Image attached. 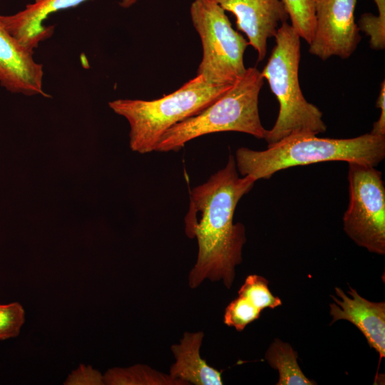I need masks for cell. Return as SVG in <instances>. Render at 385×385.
I'll use <instances>...</instances> for the list:
<instances>
[{
	"mask_svg": "<svg viewBox=\"0 0 385 385\" xmlns=\"http://www.w3.org/2000/svg\"><path fill=\"white\" fill-rule=\"evenodd\" d=\"M255 182L251 176H239L230 155L222 169L192 189L185 217V233L196 237L198 245L197 259L189 275L191 288L205 279H222L227 288L231 287L246 241L245 228L240 222L234 223V213Z\"/></svg>",
	"mask_w": 385,
	"mask_h": 385,
	"instance_id": "6da1fadb",
	"label": "cell"
},
{
	"mask_svg": "<svg viewBox=\"0 0 385 385\" xmlns=\"http://www.w3.org/2000/svg\"><path fill=\"white\" fill-rule=\"evenodd\" d=\"M385 158V135L364 134L351 138H318L314 134L289 136L258 151L242 147L235 153L237 171L256 181L277 171L326 161L356 162L376 167Z\"/></svg>",
	"mask_w": 385,
	"mask_h": 385,
	"instance_id": "7a4b0ae2",
	"label": "cell"
},
{
	"mask_svg": "<svg viewBox=\"0 0 385 385\" xmlns=\"http://www.w3.org/2000/svg\"><path fill=\"white\" fill-rule=\"evenodd\" d=\"M276 44L261 72L276 96L279 113L265 140L268 146L294 135L324 133L322 113L303 96L299 82L300 37L287 21L278 28Z\"/></svg>",
	"mask_w": 385,
	"mask_h": 385,
	"instance_id": "3957f363",
	"label": "cell"
},
{
	"mask_svg": "<svg viewBox=\"0 0 385 385\" xmlns=\"http://www.w3.org/2000/svg\"><path fill=\"white\" fill-rule=\"evenodd\" d=\"M232 84H211L201 76L174 92L152 101L117 99L108 103L130 125L129 144L139 153L155 151L163 134L175 124L195 115L225 93Z\"/></svg>",
	"mask_w": 385,
	"mask_h": 385,
	"instance_id": "277c9868",
	"label": "cell"
},
{
	"mask_svg": "<svg viewBox=\"0 0 385 385\" xmlns=\"http://www.w3.org/2000/svg\"><path fill=\"white\" fill-rule=\"evenodd\" d=\"M264 78L257 68H246L230 88L200 113L170 127L160 137L155 151H178L191 140L207 134L236 131L265 139L258 109Z\"/></svg>",
	"mask_w": 385,
	"mask_h": 385,
	"instance_id": "5b68a950",
	"label": "cell"
},
{
	"mask_svg": "<svg viewBox=\"0 0 385 385\" xmlns=\"http://www.w3.org/2000/svg\"><path fill=\"white\" fill-rule=\"evenodd\" d=\"M190 11L202 46L197 75L211 84H232L246 70L244 53L248 41L233 29L215 0H194Z\"/></svg>",
	"mask_w": 385,
	"mask_h": 385,
	"instance_id": "8992f818",
	"label": "cell"
},
{
	"mask_svg": "<svg viewBox=\"0 0 385 385\" xmlns=\"http://www.w3.org/2000/svg\"><path fill=\"white\" fill-rule=\"evenodd\" d=\"M349 202L343 216L346 235L359 246L385 253V186L370 165L348 163Z\"/></svg>",
	"mask_w": 385,
	"mask_h": 385,
	"instance_id": "52a82bcc",
	"label": "cell"
},
{
	"mask_svg": "<svg viewBox=\"0 0 385 385\" xmlns=\"http://www.w3.org/2000/svg\"><path fill=\"white\" fill-rule=\"evenodd\" d=\"M357 0H315V29L309 52L325 61L336 56L345 59L361 40L355 23Z\"/></svg>",
	"mask_w": 385,
	"mask_h": 385,
	"instance_id": "ba28073f",
	"label": "cell"
},
{
	"mask_svg": "<svg viewBox=\"0 0 385 385\" xmlns=\"http://www.w3.org/2000/svg\"><path fill=\"white\" fill-rule=\"evenodd\" d=\"M34 51L8 30L0 14V85L12 93L49 97L43 91V67Z\"/></svg>",
	"mask_w": 385,
	"mask_h": 385,
	"instance_id": "9c48e42d",
	"label": "cell"
},
{
	"mask_svg": "<svg viewBox=\"0 0 385 385\" xmlns=\"http://www.w3.org/2000/svg\"><path fill=\"white\" fill-rule=\"evenodd\" d=\"M236 17L237 29L245 33L257 53V61L267 53V39L275 36L279 24L289 18L282 0H215Z\"/></svg>",
	"mask_w": 385,
	"mask_h": 385,
	"instance_id": "30bf717a",
	"label": "cell"
},
{
	"mask_svg": "<svg viewBox=\"0 0 385 385\" xmlns=\"http://www.w3.org/2000/svg\"><path fill=\"white\" fill-rule=\"evenodd\" d=\"M336 294L341 300L332 296L334 302L329 304L331 324L344 319L351 322L366 337L370 347L379 354L380 360L385 356V303L370 302L349 287V297L340 288L335 287Z\"/></svg>",
	"mask_w": 385,
	"mask_h": 385,
	"instance_id": "8fae6325",
	"label": "cell"
},
{
	"mask_svg": "<svg viewBox=\"0 0 385 385\" xmlns=\"http://www.w3.org/2000/svg\"><path fill=\"white\" fill-rule=\"evenodd\" d=\"M87 0H35L19 12L2 15L9 31L24 46L31 50L53 34L54 26H46L44 21L53 13L72 8ZM138 0H122L119 4L128 8Z\"/></svg>",
	"mask_w": 385,
	"mask_h": 385,
	"instance_id": "7c38bea8",
	"label": "cell"
},
{
	"mask_svg": "<svg viewBox=\"0 0 385 385\" xmlns=\"http://www.w3.org/2000/svg\"><path fill=\"white\" fill-rule=\"evenodd\" d=\"M202 332H185L179 344L171 346L175 362L170 376L185 384L222 385V371L210 366L200 355Z\"/></svg>",
	"mask_w": 385,
	"mask_h": 385,
	"instance_id": "4fadbf2b",
	"label": "cell"
},
{
	"mask_svg": "<svg viewBox=\"0 0 385 385\" xmlns=\"http://www.w3.org/2000/svg\"><path fill=\"white\" fill-rule=\"evenodd\" d=\"M265 359L279 372L277 385L316 384L302 373L297 364V353L289 344L275 339L268 348Z\"/></svg>",
	"mask_w": 385,
	"mask_h": 385,
	"instance_id": "5bb4252c",
	"label": "cell"
},
{
	"mask_svg": "<svg viewBox=\"0 0 385 385\" xmlns=\"http://www.w3.org/2000/svg\"><path fill=\"white\" fill-rule=\"evenodd\" d=\"M104 384L108 385H184L179 380L152 369L148 366L137 364L128 368H113L103 375Z\"/></svg>",
	"mask_w": 385,
	"mask_h": 385,
	"instance_id": "9a60e30c",
	"label": "cell"
},
{
	"mask_svg": "<svg viewBox=\"0 0 385 385\" xmlns=\"http://www.w3.org/2000/svg\"><path fill=\"white\" fill-rule=\"evenodd\" d=\"M291 26L300 38L309 44L311 43L315 29V0H282Z\"/></svg>",
	"mask_w": 385,
	"mask_h": 385,
	"instance_id": "2e32d148",
	"label": "cell"
},
{
	"mask_svg": "<svg viewBox=\"0 0 385 385\" xmlns=\"http://www.w3.org/2000/svg\"><path fill=\"white\" fill-rule=\"evenodd\" d=\"M238 295L246 298L261 311L266 308L274 309L282 304L281 299L270 292L268 281L256 274L249 275L246 278L238 291Z\"/></svg>",
	"mask_w": 385,
	"mask_h": 385,
	"instance_id": "e0dca14e",
	"label": "cell"
},
{
	"mask_svg": "<svg viewBox=\"0 0 385 385\" xmlns=\"http://www.w3.org/2000/svg\"><path fill=\"white\" fill-rule=\"evenodd\" d=\"M378 15L363 14L359 21V31L369 36L370 47L374 50L385 48V0H374Z\"/></svg>",
	"mask_w": 385,
	"mask_h": 385,
	"instance_id": "ac0fdd59",
	"label": "cell"
},
{
	"mask_svg": "<svg viewBox=\"0 0 385 385\" xmlns=\"http://www.w3.org/2000/svg\"><path fill=\"white\" fill-rule=\"evenodd\" d=\"M261 312L246 298L238 295L226 307L224 323L242 332L247 324L259 318Z\"/></svg>",
	"mask_w": 385,
	"mask_h": 385,
	"instance_id": "d6986e66",
	"label": "cell"
},
{
	"mask_svg": "<svg viewBox=\"0 0 385 385\" xmlns=\"http://www.w3.org/2000/svg\"><path fill=\"white\" fill-rule=\"evenodd\" d=\"M25 322V311L19 302L0 304V340L17 337Z\"/></svg>",
	"mask_w": 385,
	"mask_h": 385,
	"instance_id": "ffe728a7",
	"label": "cell"
},
{
	"mask_svg": "<svg viewBox=\"0 0 385 385\" xmlns=\"http://www.w3.org/2000/svg\"><path fill=\"white\" fill-rule=\"evenodd\" d=\"M63 384L66 385H103V376L91 366L81 364L67 377Z\"/></svg>",
	"mask_w": 385,
	"mask_h": 385,
	"instance_id": "44dd1931",
	"label": "cell"
},
{
	"mask_svg": "<svg viewBox=\"0 0 385 385\" xmlns=\"http://www.w3.org/2000/svg\"><path fill=\"white\" fill-rule=\"evenodd\" d=\"M376 106L381 109L379 118L374 125L371 133L385 135V82L381 83L379 95L376 100Z\"/></svg>",
	"mask_w": 385,
	"mask_h": 385,
	"instance_id": "7402d4cb",
	"label": "cell"
}]
</instances>
